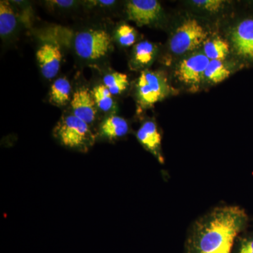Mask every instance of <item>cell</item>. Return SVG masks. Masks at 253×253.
<instances>
[{
	"mask_svg": "<svg viewBox=\"0 0 253 253\" xmlns=\"http://www.w3.org/2000/svg\"><path fill=\"white\" fill-rule=\"evenodd\" d=\"M249 220L247 213L239 206L213 208L191 224L184 253H232L236 239Z\"/></svg>",
	"mask_w": 253,
	"mask_h": 253,
	"instance_id": "6da1fadb",
	"label": "cell"
},
{
	"mask_svg": "<svg viewBox=\"0 0 253 253\" xmlns=\"http://www.w3.org/2000/svg\"><path fill=\"white\" fill-rule=\"evenodd\" d=\"M54 135L63 146L82 152H86L96 139L89 125L73 114L60 120L55 126Z\"/></svg>",
	"mask_w": 253,
	"mask_h": 253,
	"instance_id": "7a4b0ae2",
	"label": "cell"
},
{
	"mask_svg": "<svg viewBox=\"0 0 253 253\" xmlns=\"http://www.w3.org/2000/svg\"><path fill=\"white\" fill-rule=\"evenodd\" d=\"M207 36V31L197 20L188 18L173 33L169 39V49L176 55L193 52L204 46Z\"/></svg>",
	"mask_w": 253,
	"mask_h": 253,
	"instance_id": "3957f363",
	"label": "cell"
},
{
	"mask_svg": "<svg viewBox=\"0 0 253 253\" xmlns=\"http://www.w3.org/2000/svg\"><path fill=\"white\" fill-rule=\"evenodd\" d=\"M170 92L167 78L162 73L144 71L136 83V95L143 108H150L162 101Z\"/></svg>",
	"mask_w": 253,
	"mask_h": 253,
	"instance_id": "277c9868",
	"label": "cell"
},
{
	"mask_svg": "<svg viewBox=\"0 0 253 253\" xmlns=\"http://www.w3.org/2000/svg\"><path fill=\"white\" fill-rule=\"evenodd\" d=\"M74 45L80 57L87 60L99 59L104 57L111 49V37L103 30L81 32L76 36Z\"/></svg>",
	"mask_w": 253,
	"mask_h": 253,
	"instance_id": "5b68a950",
	"label": "cell"
},
{
	"mask_svg": "<svg viewBox=\"0 0 253 253\" xmlns=\"http://www.w3.org/2000/svg\"><path fill=\"white\" fill-rule=\"evenodd\" d=\"M210 59L203 51L187 55L176 66L174 76L181 83L193 89L204 81V74Z\"/></svg>",
	"mask_w": 253,
	"mask_h": 253,
	"instance_id": "8992f818",
	"label": "cell"
},
{
	"mask_svg": "<svg viewBox=\"0 0 253 253\" xmlns=\"http://www.w3.org/2000/svg\"><path fill=\"white\" fill-rule=\"evenodd\" d=\"M230 42L236 56L241 61L253 64V16L236 23L231 31Z\"/></svg>",
	"mask_w": 253,
	"mask_h": 253,
	"instance_id": "52a82bcc",
	"label": "cell"
},
{
	"mask_svg": "<svg viewBox=\"0 0 253 253\" xmlns=\"http://www.w3.org/2000/svg\"><path fill=\"white\" fill-rule=\"evenodd\" d=\"M128 18L138 26H148L158 21L162 15V6L156 0H131L126 4Z\"/></svg>",
	"mask_w": 253,
	"mask_h": 253,
	"instance_id": "ba28073f",
	"label": "cell"
},
{
	"mask_svg": "<svg viewBox=\"0 0 253 253\" xmlns=\"http://www.w3.org/2000/svg\"><path fill=\"white\" fill-rule=\"evenodd\" d=\"M136 139L145 149L154 155L158 162L161 164L164 163L165 159L162 153V136L156 123L147 121L143 123L136 131Z\"/></svg>",
	"mask_w": 253,
	"mask_h": 253,
	"instance_id": "9c48e42d",
	"label": "cell"
},
{
	"mask_svg": "<svg viewBox=\"0 0 253 253\" xmlns=\"http://www.w3.org/2000/svg\"><path fill=\"white\" fill-rule=\"evenodd\" d=\"M37 59L41 72L46 79H52L57 75L62 59L61 49L52 43H46L38 50Z\"/></svg>",
	"mask_w": 253,
	"mask_h": 253,
	"instance_id": "30bf717a",
	"label": "cell"
},
{
	"mask_svg": "<svg viewBox=\"0 0 253 253\" xmlns=\"http://www.w3.org/2000/svg\"><path fill=\"white\" fill-rule=\"evenodd\" d=\"M73 114L76 117L91 125L96 115V105L92 94L86 88H80L73 94L71 101Z\"/></svg>",
	"mask_w": 253,
	"mask_h": 253,
	"instance_id": "8fae6325",
	"label": "cell"
},
{
	"mask_svg": "<svg viewBox=\"0 0 253 253\" xmlns=\"http://www.w3.org/2000/svg\"><path fill=\"white\" fill-rule=\"evenodd\" d=\"M99 131L101 136L106 139H120L128 134L129 125L126 120L120 116H110L101 123Z\"/></svg>",
	"mask_w": 253,
	"mask_h": 253,
	"instance_id": "7c38bea8",
	"label": "cell"
},
{
	"mask_svg": "<svg viewBox=\"0 0 253 253\" xmlns=\"http://www.w3.org/2000/svg\"><path fill=\"white\" fill-rule=\"evenodd\" d=\"M157 48L152 42L143 41L138 43L133 51V63L137 68L149 66L154 61Z\"/></svg>",
	"mask_w": 253,
	"mask_h": 253,
	"instance_id": "4fadbf2b",
	"label": "cell"
},
{
	"mask_svg": "<svg viewBox=\"0 0 253 253\" xmlns=\"http://www.w3.org/2000/svg\"><path fill=\"white\" fill-rule=\"evenodd\" d=\"M71 92V85L69 81L66 78H59L51 85L50 101L58 106H65L69 101Z\"/></svg>",
	"mask_w": 253,
	"mask_h": 253,
	"instance_id": "5bb4252c",
	"label": "cell"
},
{
	"mask_svg": "<svg viewBox=\"0 0 253 253\" xmlns=\"http://www.w3.org/2000/svg\"><path fill=\"white\" fill-rule=\"evenodd\" d=\"M16 26V18L14 9L7 1H0V36H9Z\"/></svg>",
	"mask_w": 253,
	"mask_h": 253,
	"instance_id": "9a60e30c",
	"label": "cell"
},
{
	"mask_svg": "<svg viewBox=\"0 0 253 253\" xmlns=\"http://www.w3.org/2000/svg\"><path fill=\"white\" fill-rule=\"evenodd\" d=\"M204 51L205 55L210 60H223L225 59L229 54L230 46L227 42L221 38H214V39L207 41L204 44Z\"/></svg>",
	"mask_w": 253,
	"mask_h": 253,
	"instance_id": "2e32d148",
	"label": "cell"
},
{
	"mask_svg": "<svg viewBox=\"0 0 253 253\" xmlns=\"http://www.w3.org/2000/svg\"><path fill=\"white\" fill-rule=\"evenodd\" d=\"M231 75V69L227 67L225 63L221 60H210L206 72L204 80L217 84L225 81Z\"/></svg>",
	"mask_w": 253,
	"mask_h": 253,
	"instance_id": "e0dca14e",
	"label": "cell"
},
{
	"mask_svg": "<svg viewBox=\"0 0 253 253\" xmlns=\"http://www.w3.org/2000/svg\"><path fill=\"white\" fill-rule=\"evenodd\" d=\"M103 82L112 95L121 94L129 86L127 76L124 73H109L104 76Z\"/></svg>",
	"mask_w": 253,
	"mask_h": 253,
	"instance_id": "ac0fdd59",
	"label": "cell"
},
{
	"mask_svg": "<svg viewBox=\"0 0 253 253\" xmlns=\"http://www.w3.org/2000/svg\"><path fill=\"white\" fill-rule=\"evenodd\" d=\"M95 104L101 111H109L113 106V95L104 84H99L94 88L92 92Z\"/></svg>",
	"mask_w": 253,
	"mask_h": 253,
	"instance_id": "d6986e66",
	"label": "cell"
},
{
	"mask_svg": "<svg viewBox=\"0 0 253 253\" xmlns=\"http://www.w3.org/2000/svg\"><path fill=\"white\" fill-rule=\"evenodd\" d=\"M116 38L121 45L131 46L134 44L136 39L135 29L129 25H121L116 31Z\"/></svg>",
	"mask_w": 253,
	"mask_h": 253,
	"instance_id": "ffe728a7",
	"label": "cell"
},
{
	"mask_svg": "<svg viewBox=\"0 0 253 253\" xmlns=\"http://www.w3.org/2000/svg\"><path fill=\"white\" fill-rule=\"evenodd\" d=\"M190 3L200 10L211 13L219 12L225 4L222 0H193Z\"/></svg>",
	"mask_w": 253,
	"mask_h": 253,
	"instance_id": "44dd1931",
	"label": "cell"
},
{
	"mask_svg": "<svg viewBox=\"0 0 253 253\" xmlns=\"http://www.w3.org/2000/svg\"><path fill=\"white\" fill-rule=\"evenodd\" d=\"M232 253H253V231L237 238Z\"/></svg>",
	"mask_w": 253,
	"mask_h": 253,
	"instance_id": "7402d4cb",
	"label": "cell"
},
{
	"mask_svg": "<svg viewBox=\"0 0 253 253\" xmlns=\"http://www.w3.org/2000/svg\"><path fill=\"white\" fill-rule=\"evenodd\" d=\"M51 4L57 5V6H61V7H70L74 4L75 1L72 0H54V1H50Z\"/></svg>",
	"mask_w": 253,
	"mask_h": 253,
	"instance_id": "603a6c76",
	"label": "cell"
},
{
	"mask_svg": "<svg viewBox=\"0 0 253 253\" xmlns=\"http://www.w3.org/2000/svg\"><path fill=\"white\" fill-rule=\"evenodd\" d=\"M97 2L99 3V4L104 5V6H111V5H113L115 4L116 1L114 0H99V1H97Z\"/></svg>",
	"mask_w": 253,
	"mask_h": 253,
	"instance_id": "cb8c5ba5",
	"label": "cell"
}]
</instances>
